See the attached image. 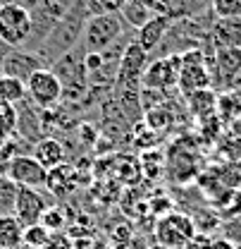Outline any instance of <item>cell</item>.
<instances>
[{
    "mask_svg": "<svg viewBox=\"0 0 241 249\" xmlns=\"http://www.w3.org/2000/svg\"><path fill=\"white\" fill-rule=\"evenodd\" d=\"M15 201H17V185L7 175H0V218L15 216Z\"/></svg>",
    "mask_w": 241,
    "mask_h": 249,
    "instance_id": "44dd1931",
    "label": "cell"
},
{
    "mask_svg": "<svg viewBox=\"0 0 241 249\" xmlns=\"http://www.w3.org/2000/svg\"><path fill=\"white\" fill-rule=\"evenodd\" d=\"M89 17L91 15L89 10L84 7V2L74 0V5L64 12V17L53 27V31L46 36V41L33 51L43 67H50L55 60H60L64 53H69L72 48H77L81 43L84 27H86Z\"/></svg>",
    "mask_w": 241,
    "mask_h": 249,
    "instance_id": "6da1fadb",
    "label": "cell"
},
{
    "mask_svg": "<svg viewBox=\"0 0 241 249\" xmlns=\"http://www.w3.org/2000/svg\"><path fill=\"white\" fill-rule=\"evenodd\" d=\"M31 156L46 168V170H53V168H60L64 163V146H62L60 139L55 137H43L33 144Z\"/></svg>",
    "mask_w": 241,
    "mask_h": 249,
    "instance_id": "9a60e30c",
    "label": "cell"
},
{
    "mask_svg": "<svg viewBox=\"0 0 241 249\" xmlns=\"http://www.w3.org/2000/svg\"><path fill=\"white\" fill-rule=\"evenodd\" d=\"M50 235H53V232H48V230H46L41 223L29 225V228H24V247H29V249H43L46 245H48Z\"/></svg>",
    "mask_w": 241,
    "mask_h": 249,
    "instance_id": "603a6c76",
    "label": "cell"
},
{
    "mask_svg": "<svg viewBox=\"0 0 241 249\" xmlns=\"http://www.w3.org/2000/svg\"><path fill=\"white\" fill-rule=\"evenodd\" d=\"M24 245V225L15 216L0 218V249H19Z\"/></svg>",
    "mask_w": 241,
    "mask_h": 249,
    "instance_id": "2e32d148",
    "label": "cell"
},
{
    "mask_svg": "<svg viewBox=\"0 0 241 249\" xmlns=\"http://www.w3.org/2000/svg\"><path fill=\"white\" fill-rule=\"evenodd\" d=\"M41 225L48 232H58L62 225H64V216L60 213V209H46V213L41 216Z\"/></svg>",
    "mask_w": 241,
    "mask_h": 249,
    "instance_id": "4316f807",
    "label": "cell"
},
{
    "mask_svg": "<svg viewBox=\"0 0 241 249\" xmlns=\"http://www.w3.org/2000/svg\"><path fill=\"white\" fill-rule=\"evenodd\" d=\"M225 240H229L232 245H241V218H232L225 225Z\"/></svg>",
    "mask_w": 241,
    "mask_h": 249,
    "instance_id": "83f0119b",
    "label": "cell"
},
{
    "mask_svg": "<svg viewBox=\"0 0 241 249\" xmlns=\"http://www.w3.org/2000/svg\"><path fill=\"white\" fill-rule=\"evenodd\" d=\"M189 98V110L196 118H210L212 110L217 108V93L212 89H201L186 96Z\"/></svg>",
    "mask_w": 241,
    "mask_h": 249,
    "instance_id": "ac0fdd59",
    "label": "cell"
},
{
    "mask_svg": "<svg viewBox=\"0 0 241 249\" xmlns=\"http://www.w3.org/2000/svg\"><path fill=\"white\" fill-rule=\"evenodd\" d=\"M48 201L46 196L41 194V189H31V187H17V201H15V218L29 228V225H36L41 223V216L46 213Z\"/></svg>",
    "mask_w": 241,
    "mask_h": 249,
    "instance_id": "30bf717a",
    "label": "cell"
},
{
    "mask_svg": "<svg viewBox=\"0 0 241 249\" xmlns=\"http://www.w3.org/2000/svg\"><path fill=\"white\" fill-rule=\"evenodd\" d=\"M170 19H165V17H160V15H153L151 19L141 27V29H136V43H139V48H144L146 53H155V48L162 43V38H165V34L170 29Z\"/></svg>",
    "mask_w": 241,
    "mask_h": 249,
    "instance_id": "5bb4252c",
    "label": "cell"
},
{
    "mask_svg": "<svg viewBox=\"0 0 241 249\" xmlns=\"http://www.w3.org/2000/svg\"><path fill=\"white\" fill-rule=\"evenodd\" d=\"M124 22H122L120 12H103V15H93L89 17L84 36H81V48L86 53H103L108 51L122 34H124Z\"/></svg>",
    "mask_w": 241,
    "mask_h": 249,
    "instance_id": "3957f363",
    "label": "cell"
},
{
    "mask_svg": "<svg viewBox=\"0 0 241 249\" xmlns=\"http://www.w3.org/2000/svg\"><path fill=\"white\" fill-rule=\"evenodd\" d=\"M17 134V110L10 103H0V144Z\"/></svg>",
    "mask_w": 241,
    "mask_h": 249,
    "instance_id": "7402d4cb",
    "label": "cell"
},
{
    "mask_svg": "<svg viewBox=\"0 0 241 249\" xmlns=\"http://www.w3.org/2000/svg\"><path fill=\"white\" fill-rule=\"evenodd\" d=\"M29 2H31V5H33V2H36V0H29Z\"/></svg>",
    "mask_w": 241,
    "mask_h": 249,
    "instance_id": "836d02e7",
    "label": "cell"
},
{
    "mask_svg": "<svg viewBox=\"0 0 241 249\" xmlns=\"http://www.w3.org/2000/svg\"><path fill=\"white\" fill-rule=\"evenodd\" d=\"M172 113L165 108V106H158V108H151L148 113H146V124L155 129V132H160V129H165V127H170L172 124Z\"/></svg>",
    "mask_w": 241,
    "mask_h": 249,
    "instance_id": "484cf974",
    "label": "cell"
},
{
    "mask_svg": "<svg viewBox=\"0 0 241 249\" xmlns=\"http://www.w3.org/2000/svg\"><path fill=\"white\" fill-rule=\"evenodd\" d=\"M0 5H22V7H27V10L31 7L29 0H0Z\"/></svg>",
    "mask_w": 241,
    "mask_h": 249,
    "instance_id": "4dcf8cb0",
    "label": "cell"
},
{
    "mask_svg": "<svg viewBox=\"0 0 241 249\" xmlns=\"http://www.w3.org/2000/svg\"><path fill=\"white\" fill-rule=\"evenodd\" d=\"M155 235H158V242L165 249H184L198 235V230H196L191 216L175 211V213H167L165 218L158 220Z\"/></svg>",
    "mask_w": 241,
    "mask_h": 249,
    "instance_id": "277c9868",
    "label": "cell"
},
{
    "mask_svg": "<svg viewBox=\"0 0 241 249\" xmlns=\"http://www.w3.org/2000/svg\"><path fill=\"white\" fill-rule=\"evenodd\" d=\"M210 10L215 19L241 17V0H210Z\"/></svg>",
    "mask_w": 241,
    "mask_h": 249,
    "instance_id": "cb8c5ba5",
    "label": "cell"
},
{
    "mask_svg": "<svg viewBox=\"0 0 241 249\" xmlns=\"http://www.w3.org/2000/svg\"><path fill=\"white\" fill-rule=\"evenodd\" d=\"M10 51H12V46H7V43H5V41L0 38V62H2V58H5V55H7Z\"/></svg>",
    "mask_w": 241,
    "mask_h": 249,
    "instance_id": "1f68e13d",
    "label": "cell"
},
{
    "mask_svg": "<svg viewBox=\"0 0 241 249\" xmlns=\"http://www.w3.org/2000/svg\"><path fill=\"white\" fill-rule=\"evenodd\" d=\"M217 110L225 120H234V118H241V101L237 93H222L217 98Z\"/></svg>",
    "mask_w": 241,
    "mask_h": 249,
    "instance_id": "d4e9b609",
    "label": "cell"
},
{
    "mask_svg": "<svg viewBox=\"0 0 241 249\" xmlns=\"http://www.w3.org/2000/svg\"><path fill=\"white\" fill-rule=\"evenodd\" d=\"M0 77H2V72H0Z\"/></svg>",
    "mask_w": 241,
    "mask_h": 249,
    "instance_id": "e575fe53",
    "label": "cell"
},
{
    "mask_svg": "<svg viewBox=\"0 0 241 249\" xmlns=\"http://www.w3.org/2000/svg\"><path fill=\"white\" fill-rule=\"evenodd\" d=\"M120 17L129 29H141L153 17V7L144 5V2H136V0H127L124 7L120 10Z\"/></svg>",
    "mask_w": 241,
    "mask_h": 249,
    "instance_id": "e0dca14e",
    "label": "cell"
},
{
    "mask_svg": "<svg viewBox=\"0 0 241 249\" xmlns=\"http://www.w3.org/2000/svg\"><path fill=\"white\" fill-rule=\"evenodd\" d=\"M179 55H167V58H155L148 62V67L141 74V87L144 89H158V91H170L177 87L179 79Z\"/></svg>",
    "mask_w": 241,
    "mask_h": 249,
    "instance_id": "52a82bcc",
    "label": "cell"
},
{
    "mask_svg": "<svg viewBox=\"0 0 241 249\" xmlns=\"http://www.w3.org/2000/svg\"><path fill=\"white\" fill-rule=\"evenodd\" d=\"M210 41L217 48H241V17L215 19L210 27Z\"/></svg>",
    "mask_w": 241,
    "mask_h": 249,
    "instance_id": "4fadbf2b",
    "label": "cell"
},
{
    "mask_svg": "<svg viewBox=\"0 0 241 249\" xmlns=\"http://www.w3.org/2000/svg\"><path fill=\"white\" fill-rule=\"evenodd\" d=\"M29 10L22 5H0V38L12 46L22 48L29 36Z\"/></svg>",
    "mask_w": 241,
    "mask_h": 249,
    "instance_id": "8992f818",
    "label": "cell"
},
{
    "mask_svg": "<svg viewBox=\"0 0 241 249\" xmlns=\"http://www.w3.org/2000/svg\"><path fill=\"white\" fill-rule=\"evenodd\" d=\"M136 2H144V5H148V7L153 5V0H136Z\"/></svg>",
    "mask_w": 241,
    "mask_h": 249,
    "instance_id": "d6a6232c",
    "label": "cell"
},
{
    "mask_svg": "<svg viewBox=\"0 0 241 249\" xmlns=\"http://www.w3.org/2000/svg\"><path fill=\"white\" fill-rule=\"evenodd\" d=\"M43 65L38 60V55L36 53H31V51H24V48H12L2 62H0V72L5 74V77H12V79H19V82H29V77L33 72H38Z\"/></svg>",
    "mask_w": 241,
    "mask_h": 249,
    "instance_id": "7c38bea8",
    "label": "cell"
},
{
    "mask_svg": "<svg viewBox=\"0 0 241 249\" xmlns=\"http://www.w3.org/2000/svg\"><path fill=\"white\" fill-rule=\"evenodd\" d=\"M74 5V0H36L29 7V36L24 41V51H36L46 36L53 31V27L64 17V12Z\"/></svg>",
    "mask_w": 241,
    "mask_h": 249,
    "instance_id": "7a4b0ae2",
    "label": "cell"
},
{
    "mask_svg": "<svg viewBox=\"0 0 241 249\" xmlns=\"http://www.w3.org/2000/svg\"><path fill=\"white\" fill-rule=\"evenodd\" d=\"M5 175L17 187H31V189H41L48 182V170L33 156H15Z\"/></svg>",
    "mask_w": 241,
    "mask_h": 249,
    "instance_id": "ba28073f",
    "label": "cell"
},
{
    "mask_svg": "<svg viewBox=\"0 0 241 249\" xmlns=\"http://www.w3.org/2000/svg\"><path fill=\"white\" fill-rule=\"evenodd\" d=\"M210 249H237V245H232L229 240H210Z\"/></svg>",
    "mask_w": 241,
    "mask_h": 249,
    "instance_id": "f546056e",
    "label": "cell"
},
{
    "mask_svg": "<svg viewBox=\"0 0 241 249\" xmlns=\"http://www.w3.org/2000/svg\"><path fill=\"white\" fill-rule=\"evenodd\" d=\"M153 15H160L170 22L189 17V0H153Z\"/></svg>",
    "mask_w": 241,
    "mask_h": 249,
    "instance_id": "d6986e66",
    "label": "cell"
},
{
    "mask_svg": "<svg viewBox=\"0 0 241 249\" xmlns=\"http://www.w3.org/2000/svg\"><path fill=\"white\" fill-rule=\"evenodd\" d=\"M24 96H27L24 82L12 79V77H5V74L0 77V103H10V106H15V103H19Z\"/></svg>",
    "mask_w": 241,
    "mask_h": 249,
    "instance_id": "ffe728a7",
    "label": "cell"
},
{
    "mask_svg": "<svg viewBox=\"0 0 241 249\" xmlns=\"http://www.w3.org/2000/svg\"><path fill=\"white\" fill-rule=\"evenodd\" d=\"M17 110V137L27 139L29 144H36L38 139H43V110L38 106H33L29 98L24 96L19 103H15Z\"/></svg>",
    "mask_w": 241,
    "mask_h": 249,
    "instance_id": "8fae6325",
    "label": "cell"
},
{
    "mask_svg": "<svg viewBox=\"0 0 241 249\" xmlns=\"http://www.w3.org/2000/svg\"><path fill=\"white\" fill-rule=\"evenodd\" d=\"M146 67H148V53H146L144 48H139L136 41H131V43L124 48V53H122L120 70H117V84H120V87H127V89L139 87L141 74H144Z\"/></svg>",
    "mask_w": 241,
    "mask_h": 249,
    "instance_id": "9c48e42d",
    "label": "cell"
},
{
    "mask_svg": "<svg viewBox=\"0 0 241 249\" xmlns=\"http://www.w3.org/2000/svg\"><path fill=\"white\" fill-rule=\"evenodd\" d=\"M24 87H27V98L33 106H38L41 110H50L62 101L60 79L48 67H41L38 72H33Z\"/></svg>",
    "mask_w": 241,
    "mask_h": 249,
    "instance_id": "5b68a950",
    "label": "cell"
},
{
    "mask_svg": "<svg viewBox=\"0 0 241 249\" xmlns=\"http://www.w3.org/2000/svg\"><path fill=\"white\" fill-rule=\"evenodd\" d=\"M98 2H100L103 12H120L127 0H98Z\"/></svg>",
    "mask_w": 241,
    "mask_h": 249,
    "instance_id": "f1b7e54d",
    "label": "cell"
}]
</instances>
